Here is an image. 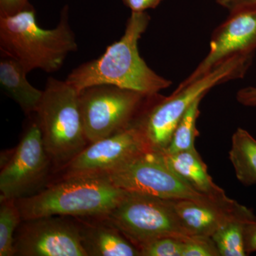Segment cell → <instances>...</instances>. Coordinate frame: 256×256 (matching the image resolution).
<instances>
[{
  "label": "cell",
  "instance_id": "4",
  "mask_svg": "<svg viewBox=\"0 0 256 256\" xmlns=\"http://www.w3.org/2000/svg\"><path fill=\"white\" fill-rule=\"evenodd\" d=\"M254 54L236 55L226 60L202 78L176 88L170 96L159 94L146 108L134 127L144 136L152 149L163 151L169 146L173 132L188 108L210 89L229 80L244 78L252 66Z\"/></svg>",
  "mask_w": 256,
  "mask_h": 256
},
{
  "label": "cell",
  "instance_id": "15",
  "mask_svg": "<svg viewBox=\"0 0 256 256\" xmlns=\"http://www.w3.org/2000/svg\"><path fill=\"white\" fill-rule=\"evenodd\" d=\"M160 152L170 169L200 193L216 198L228 197L224 190L213 181L206 164L196 150L172 154Z\"/></svg>",
  "mask_w": 256,
  "mask_h": 256
},
{
  "label": "cell",
  "instance_id": "24",
  "mask_svg": "<svg viewBox=\"0 0 256 256\" xmlns=\"http://www.w3.org/2000/svg\"><path fill=\"white\" fill-rule=\"evenodd\" d=\"M216 2L224 9L228 10L230 14L256 8V0H216Z\"/></svg>",
  "mask_w": 256,
  "mask_h": 256
},
{
  "label": "cell",
  "instance_id": "25",
  "mask_svg": "<svg viewBox=\"0 0 256 256\" xmlns=\"http://www.w3.org/2000/svg\"><path fill=\"white\" fill-rule=\"evenodd\" d=\"M244 236V247L247 256L256 252V220L246 224Z\"/></svg>",
  "mask_w": 256,
  "mask_h": 256
},
{
  "label": "cell",
  "instance_id": "12",
  "mask_svg": "<svg viewBox=\"0 0 256 256\" xmlns=\"http://www.w3.org/2000/svg\"><path fill=\"white\" fill-rule=\"evenodd\" d=\"M256 50V8L230 13L212 35L206 56L178 88L202 78L236 55L254 54Z\"/></svg>",
  "mask_w": 256,
  "mask_h": 256
},
{
  "label": "cell",
  "instance_id": "3",
  "mask_svg": "<svg viewBox=\"0 0 256 256\" xmlns=\"http://www.w3.org/2000/svg\"><path fill=\"white\" fill-rule=\"evenodd\" d=\"M104 176H78L53 180L32 196L16 200L22 220L60 216H106L126 195Z\"/></svg>",
  "mask_w": 256,
  "mask_h": 256
},
{
  "label": "cell",
  "instance_id": "1",
  "mask_svg": "<svg viewBox=\"0 0 256 256\" xmlns=\"http://www.w3.org/2000/svg\"><path fill=\"white\" fill-rule=\"evenodd\" d=\"M150 22L146 12H132L120 40L108 46L99 58L74 69L66 82L78 92L92 86L111 85L153 95L169 88L171 80L150 68L138 50Z\"/></svg>",
  "mask_w": 256,
  "mask_h": 256
},
{
  "label": "cell",
  "instance_id": "20",
  "mask_svg": "<svg viewBox=\"0 0 256 256\" xmlns=\"http://www.w3.org/2000/svg\"><path fill=\"white\" fill-rule=\"evenodd\" d=\"M249 222L233 220L225 224L212 236L220 256H246L244 227Z\"/></svg>",
  "mask_w": 256,
  "mask_h": 256
},
{
  "label": "cell",
  "instance_id": "16",
  "mask_svg": "<svg viewBox=\"0 0 256 256\" xmlns=\"http://www.w3.org/2000/svg\"><path fill=\"white\" fill-rule=\"evenodd\" d=\"M0 60V86L21 108L26 116L36 112L41 100L43 90L30 84L26 72L21 64L12 57L1 54Z\"/></svg>",
  "mask_w": 256,
  "mask_h": 256
},
{
  "label": "cell",
  "instance_id": "7",
  "mask_svg": "<svg viewBox=\"0 0 256 256\" xmlns=\"http://www.w3.org/2000/svg\"><path fill=\"white\" fill-rule=\"evenodd\" d=\"M28 122L18 146L2 156L0 200H20L34 194L50 183L54 166L47 152L40 124Z\"/></svg>",
  "mask_w": 256,
  "mask_h": 256
},
{
  "label": "cell",
  "instance_id": "17",
  "mask_svg": "<svg viewBox=\"0 0 256 256\" xmlns=\"http://www.w3.org/2000/svg\"><path fill=\"white\" fill-rule=\"evenodd\" d=\"M229 159L242 184H256V140L242 128H238L232 136Z\"/></svg>",
  "mask_w": 256,
  "mask_h": 256
},
{
  "label": "cell",
  "instance_id": "10",
  "mask_svg": "<svg viewBox=\"0 0 256 256\" xmlns=\"http://www.w3.org/2000/svg\"><path fill=\"white\" fill-rule=\"evenodd\" d=\"M152 150L140 131L133 126L110 137L90 143L54 174L58 176L57 178L106 176Z\"/></svg>",
  "mask_w": 256,
  "mask_h": 256
},
{
  "label": "cell",
  "instance_id": "8",
  "mask_svg": "<svg viewBox=\"0 0 256 256\" xmlns=\"http://www.w3.org/2000/svg\"><path fill=\"white\" fill-rule=\"evenodd\" d=\"M106 217L138 248L158 238L194 236L183 226L169 200L144 194L126 192Z\"/></svg>",
  "mask_w": 256,
  "mask_h": 256
},
{
  "label": "cell",
  "instance_id": "13",
  "mask_svg": "<svg viewBox=\"0 0 256 256\" xmlns=\"http://www.w3.org/2000/svg\"><path fill=\"white\" fill-rule=\"evenodd\" d=\"M169 202L183 226L192 236L212 237L228 222L256 220L252 210L230 198L210 203L188 200Z\"/></svg>",
  "mask_w": 256,
  "mask_h": 256
},
{
  "label": "cell",
  "instance_id": "11",
  "mask_svg": "<svg viewBox=\"0 0 256 256\" xmlns=\"http://www.w3.org/2000/svg\"><path fill=\"white\" fill-rule=\"evenodd\" d=\"M14 248L18 256H87L76 222L60 216L22 220Z\"/></svg>",
  "mask_w": 256,
  "mask_h": 256
},
{
  "label": "cell",
  "instance_id": "21",
  "mask_svg": "<svg viewBox=\"0 0 256 256\" xmlns=\"http://www.w3.org/2000/svg\"><path fill=\"white\" fill-rule=\"evenodd\" d=\"M184 240L170 237L151 240L138 248L140 256H182Z\"/></svg>",
  "mask_w": 256,
  "mask_h": 256
},
{
  "label": "cell",
  "instance_id": "6",
  "mask_svg": "<svg viewBox=\"0 0 256 256\" xmlns=\"http://www.w3.org/2000/svg\"><path fill=\"white\" fill-rule=\"evenodd\" d=\"M79 94L89 144L134 126L160 94L148 95L111 85H97Z\"/></svg>",
  "mask_w": 256,
  "mask_h": 256
},
{
  "label": "cell",
  "instance_id": "5",
  "mask_svg": "<svg viewBox=\"0 0 256 256\" xmlns=\"http://www.w3.org/2000/svg\"><path fill=\"white\" fill-rule=\"evenodd\" d=\"M34 114L53 162L54 173L88 146L78 92L66 80L48 79Z\"/></svg>",
  "mask_w": 256,
  "mask_h": 256
},
{
  "label": "cell",
  "instance_id": "26",
  "mask_svg": "<svg viewBox=\"0 0 256 256\" xmlns=\"http://www.w3.org/2000/svg\"><path fill=\"white\" fill-rule=\"evenodd\" d=\"M124 4L134 12H143L150 9H156L163 0H121Z\"/></svg>",
  "mask_w": 256,
  "mask_h": 256
},
{
  "label": "cell",
  "instance_id": "9",
  "mask_svg": "<svg viewBox=\"0 0 256 256\" xmlns=\"http://www.w3.org/2000/svg\"><path fill=\"white\" fill-rule=\"evenodd\" d=\"M106 178L121 190L138 192L166 200H188L210 203L216 198L200 193L175 174L160 151L152 150L114 170Z\"/></svg>",
  "mask_w": 256,
  "mask_h": 256
},
{
  "label": "cell",
  "instance_id": "18",
  "mask_svg": "<svg viewBox=\"0 0 256 256\" xmlns=\"http://www.w3.org/2000/svg\"><path fill=\"white\" fill-rule=\"evenodd\" d=\"M204 98L196 99L178 122L173 132L169 146L164 150L166 152H181L195 150V140L198 136L196 121L200 114V106Z\"/></svg>",
  "mask_w": 256,
  "mask_h": 256
},
{
  "label": "cell",
  "instance_id": "27",
  "mask_svg": "<svg viewBox=\"0 0 256 256\" xmlns=\"http://www.w3.org/2000/svg\"><path fill=\"white\" fill-rule=\"evenodd\" d=\"M239 104L247 107H256V87L248 86L239 90L236 94Z\"/></svg>",
  "mask_w": 256,
  "mask_h": 256
},
{
  "label": "cell",
  "instance_id": "14",
  "mask_svg": "<svg viewBox=\"0 0 256 256\" xmlns=\"http://www.w3.org/2000/svg\"><path fill=\"white\" fill-rule=\"evenodd\" d=\"M74 218L87 256H140L138 248L106 216Z\"/></svg>",
  "mask_w": 256,
  "mask_h": 256
},
{
  "label": "cell",
  "instance_id": "23",
  "mask_svg": "<svg viewBox=\"0 0 256 256\" xmlns=\"http://www.w3.org/2000/svg\"><path fill=\"white\" fill-rule=\"evenodd\" d=\"M28 0H0V16H12L26 9Z\"/></svg>",
  "mask_w": 256,
  "mask_h": 256
},
{
  "label": "cell",
  "instance_id": "19",
  "mask_svg": "<svg viewBox=\"0 0 256 256\" xmlns=\"http://www.w3.org/2000/svg\"><path fill=\"white\" fill-rule=\"evenodd\" d=\"M22 222L16 200H0V256H15V234Z\"/></svg>",
  "mask_w": 256,
  "mask_h": 256
},
{
  "label": "cell",
  "instance_id": "2",
  "mask_svg": "<svg viewBox=\"0 0 256 256\" xmlns=\"http://www.w3.org/2000/svg\"><path fill=\"white\" fill-rule=\"evenodd\" d=\"M78 50L68 23V6L60 12V23L52 30L38 26L36 11L30 4L12 16H0V50L18 60L26 72L40 68L53 73L62 68L67 56Z\"/></svg>",
  "mask_w": 256,
  "mask_h": 256
},
{
  "label": "cell",
  "instance_id": "22",
  "mask_svg": "<svg viewBox=\"0 0 256 256\" xmlns=\"http://www.w3.org/2000/svg\"><path fill=\"white\" fill-rule=\"evenodd\" d=\"M182 256H220L212 237L194 236L184 240Z\"/></svg>",
  "mask_w": 256,
  "mask_h": 256
}]
</instances>
